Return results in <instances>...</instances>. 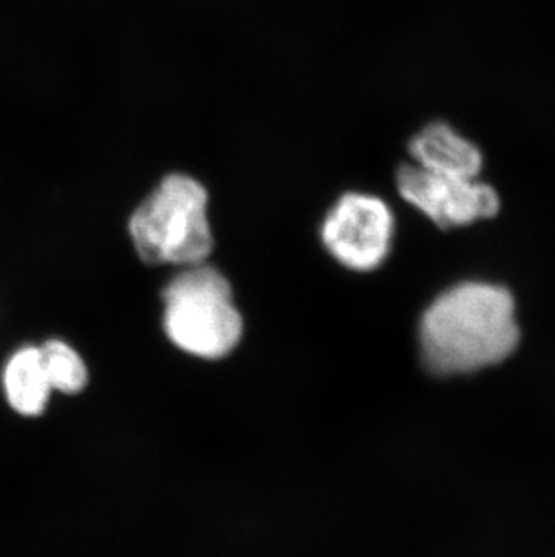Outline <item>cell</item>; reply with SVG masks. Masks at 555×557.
I'll use <instances>...</instances> for the list:
<instances>
[{
    "mask_svg": "<svg viewBox=\"0 0 555 557\" xmlns=\"http://www.w3.org/2000/svg\"><path fill=\"white\" fill-rule=\"evenodd\" d=\"M210 194L188 174H168L139 202L128 221L132 244L143 262L186 268L213 251Z\"/></svg>",
    "mask_w": 555,
    "mask_h": 557,
    "instance_id": "obj_2",
    "label": "cell"
},
{
    "mask_svg": "<svg viewBox=\"0 0 555 557\" xmlns=\"http://www.w3.org/2000/svg\"><path fill=\"white\" fill-rule=\"evenodd\" d=\"M397 189L408 205L439 227L467 226L493 219L499 211V195L493 186L477 180L433 174L417 164H404L398 169Z\"/></svg>",
    "mask_w": 555,
    "mask_h": 557,
    "instance_id": "obj_5",
    "label": "cell"
},
{
    "mask_svg": "<svg viewBox=\"0 0 555 557\" xmlns=\"http://www.w3.org/2000/svg\"><path fill=\"white\" fill-rule=\"evenodd\" d=\"M419 336L425 369L436 375L488 369L518 347L516 301L502 285L464 282L424 310Z\"/></svg>",
    "mask_w": 555,
    "mask_h": 557,
    "instance_id": "obj_1",
    "label": "cell"
},
{
    "mask_svg": "<svg viewBox=\"0 0 555 557\" xmlns=\"http://www.w3.org/2000/svg\"><path fill=\"white\" fill-rule=\"evenodd\" d=\"M4 399L16 416L40 417L48 410L53 388L44 370L40 347L22 345L2 369Z\"/></svg>",
    "mask_w": 555,
    "mask_h": 557,
    "instance_id": "obj_7",
    "label": "cell"
},
{
    "mask_svg": "<svg viewBox=\"0 0 555 557\" xmlns=\"http://www.w3.org/2000/svg\"><path fill=\"white\" fill-rule=\"evenodd\" d=\"M415 164L433 174L477 180L482 170V152L447 123H430L417 132L408 145Z\"/></svg>",
    "mask_w": 555,
    "mask_h": 557,
    "instance_id": "obj_6",
    "label": "cell"
},
{
    "mask_svg": "<svg viewBox=\"0 0 555 557\" xmlns=\"http://www.w3.org/2000/svg\"><path fill=\"white\" fill-rule=\"evenodd\" d=\"M44 370L53 392L76 395L89 383V370L76 348L63 339H48L40 347Z\"/></svg>",
    "mask_w": 555,
    "mask_h": 557,
    "instance_id": "obj_8",
    "label": "cell"
},
{
    "mask_svg": "<svg viewBox=\"0 0 555 557\" xmlns=\"http://www.w3.org/2000/svg\"><path fill=\"white\" fill-rule=\"evenodd\" d=\"M163 329L172 345L194 358L230 356L244 336L230 280L206 262L181 268L163 290Z\"/></svg>",
    "mask_w": 555,
    "mask_h": 557,
    "instance_id": "obj_3",
    "label": "cell"
},
{
    "mask_svg": "<svg viewBox=\"0 0 555 557\" xmlns=\"http://www.w3.org/2000/svg\"><path fill=\"white\" fill-rule=\"evenodd\" d=\"M395 219L386 200L365 191H348L335 200L321 222L323 248L343 268L370 273L390 257Z\"/></svg>",
    "mask_w": 555,
    "mask_h": 557,
    "instance_id": "obj_4",
    "label": "cell"
}]
</instances>
